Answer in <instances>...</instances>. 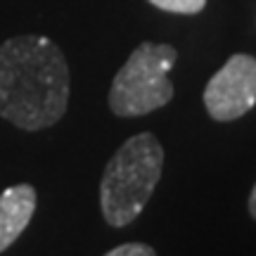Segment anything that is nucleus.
I'll use <instances>...</instances> for the list:
<instances>
[{
    "mask_svg": "<svg viewBox=\"0 0 256 256\" xmlns=\"http://www.w3.org/2000/svg\"><path fill=\"white\" fill-rule=\"evenodd\" d=\"M164 168V150L152 133H138L114 152L100 183L102 216L124 228L142 214Z\"/></svg>",
    "mask_w": 256,
    "mask_h": 256,
    "instance_id": "obj_2",
    "label": "nucleus"
},
{
    "mask_svg": "<svg viewBox=\"0 0 256 256\" xmlns=\"http://www.w3.org/2000/svg\"><path fill=\"white\" fill-rule=\"evenodd\" d=\"M36 190L34 185H12L0 194V252L14 242L26 230L36 211Z\"/></svg>",
    "mask_w": 256,
    "mask_h": 256,
    "instance_id": "obj_5",
    "label": "nucleus"
},
{
    "mask_svg": "<svg viewBox=\"0 0 256 256\" xmlns=\"http://www.w3.org/2000/svg\"><path fill=\"white\" fill-rule=\"evenodd\" d=\"M104 256H156V252L150 244H142V242H128L121 247H114Z\"/></svg>",
    "mask_w": 256,
    "mask_h": 256,
    "instance_id": "obj_7",
    "label": "nucleus"
},
{
    "mask_svg": "<svg viewBox=\"0 0 256 256\" xmlns=\"http://www.w3.org/2000/svg\"><path fill=\"white\" fill-rule=\"evenodd\" d=\"M154 8L166 10V12H176V14H194L200 12L206 0H150Z\"/></svg>",
    "mask_w": 256,
    "mask_h": 256,
    "instance_id": "obj_6",
    "label": "nucleus"
},
{
    "mask_svg": "<svg viewBox=\"0 0 256 256\" xmlns=\"http://www.w3.org/2000/svg\"><path fill=\"white\" fill-rule=\"evenodd\" d=\"M249 214H252V218L256 220V185L252 188V194H249Z\"/></svg>",
    "mask_w": 256,
    "mask_h": 256,
    "instance_id": "obj_8",
    "label": "nucleus"
},
{
    "mask_svg": "<svg viewBox=\"0 0 256 256\" xmlns=\"http://www.w3.org/2000/svg\"><path fill=\"white\" fill-rule=\"evenodd\" d=\"M69 104V66L46 36H14L0 46V119L22 130L55 126Z\"/></svg>",
    "mask_w": 256,
    "mask_h": 256,
    "instance_id": "obj_1",
    "label": "nucleus"
},
{
    "mask_svg": "<svg viewBox=\"0 0 256 256\" xmlns=\"http://www.w3.org/2000/svg\"><path fill=\"white\" fill-rule=\"evenodd\" d=\"M256 104V60L232 55L204 88V107L216 121H235Z\"/></svg>",
    "mask_w": 256,
    "mask_h": 256,
    "instance_id": "obj_4",
    "label": "nucleus"
},
{
    "mask_svg": "<svg viewBox=\"0 0 256 256\" xmlns=\"http://www.w3.org/2000/svg\"><path fill=\"white\" fill-rule=\"evenodd\" d=\"M176 60L178 52L174 46H138L112 81L110 110L116 116H142L168 104L174 98V83L168 78V72L174 69Z\"/></svg>",
    "mask_w": 256,
    "mask_h": 256,
    "instance_id": "obj_3",
    "label": "nucleus"
}]
</instances>
